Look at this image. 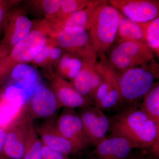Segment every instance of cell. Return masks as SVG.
Listing matches in <instances>:
<instances>
[{"mask_svg":"<svg viewBox=\"0 0 159 159\" xmlns=\"http://www.w3.org/2000/svg\"><path fill=\"white\" fill-rule=\"evenodd\" d=\"M111 135L124 138L134 148L159 146V126L144 112L133 105L110 119Z\"/></svg>","mask_w":159,"mask_h":159,"instance_id":"cell-1","label":"cell"},{"mask_svg":"<svg viewBox=\"0 0 159 159\" xmlns=\"http://www.w3.org/2000/svg\"><path fill=\"white\" fill-rule=\"evenodd\" d=\"M32 30L11 49L0 63V86L9 77L12 69L20 63L31 62L49 39L51 28L44 19L33 22Z\"/></svg>","mask_w":159,"mask_h":159,"instance_id":"cell-2","label":"cell"},{"mask_svg":"<svg viewBox=\"0 0 159 159\" xmlns=\"http://www.w3.org/2000/svg\"><path fill=\"white\" fill-rule=\"evenodd\" d=\"M121 12L107 1L98 0L91 17L90 40L97 55H105L116 39Z\"/></svg>","mask_w":159,"mask_h":159,"instance_id":"cell-3","label":"cell"},{"mask_svg":"<svg viewBox=\"0 0 159 159\" xmlns=\"http://www.w3.org/2000/svg\"><path fill=\"white\" fill-rule=\"evenodd\" d=\"M158 65L153 61L148 66L117 72L122 102L131 105L143 99L158 78Z\"/></svg>","mask_w":159,"mask_h":159,"instance_id":"cell-4","label":"cell"},{"mask_svg":"<svg viewBox=\"0 0 159 159\" xmlns=\"http://www.w3.org/2000/svg\"><path fill=\"white\" fill-rule=\"evenodd\" d=\"M106 60L118 72L134 68L148 66L153 61L154 54L148 46L140 43L125 41L118 42L110 49Z\"/></svg>","mask_w":159,"mask_h":159,"instance_id":"cell-5","label":"cell"},{"mask_svg":"<svg viewBox=\"0 0 159 159\" xmlns=\"http://www.w3.org/2000/svg\"><path fill=\"white\" fill-rule=\"evenodd\" d=\"M49 38L54 44L84 59L96 62L98 55L93 48L87 31L79 28H67L52 32Z\"/></svg>","mask_w":159,"mask_h":159,"instance_id":"cell-6","label":"cell"},{"mask_svg":"<svg viewBox=\"0 0 159 159\" xmlns=\"http://www.w3.org/2000/svg\"><path fill=\"white\" fill-rule=\"evenodd\" d=\"M33 121L27 113L26 107L11 119L6 126V141L3 157L11 159H22Z\"/></svg>","mask_w":159,"mask_h":159,"instance_id":"cell-7","label":"cell"},{"mask_svg":"<svg viewBox=\"0 0 159 159\" xmlns=\"http://www.w3.org/2000/svg\"><path fill=\"white\" fill-rule=\"evenodd\" d=\"M107 2L135 22L147 23L159 17L158 0H110Z\"/></svg>","mask_w":159,"mask_h":159,"instance_id":"cell-8","label":"cell"},{"mask_svg":"<svg viewBox=\"0 0 159 159\" xmlns=\"http://www.w3.org/2000/svg\"><path fill=\"white\" fill-rule=\"evenodd\" d=\"M78 114L91 144L97 145L106 138L110 121L103 111L93 105L82 108Z\"/></svg>","mask_w":159,"mask_h":159,"instance_id":"cell-9","label":"cell"},{"mask_svg":"<svg viewBox=\"0 0 159 159\" xmlns=\"http://www.w3.org/2000/svg\"><path fill=\"white\" fill-rule=\"evenodd\" d=\"M59 132L80 151L90 144L79 114L74 109L65 108L56 121Z\"/></svg>","mask_w":159,"mask_h":159,"instance_id":"cell-10","label":"cell"},{"mask_svg":"<svg viewBox=\"0 0 159 159\" xmlns=\"http://www.w3.org/2000/svg\"><path fill=\"white\" fill-rule=\"evenodd\" d=\"M60 108L50 88L39 84L26 107L27 113L33 121L34 119H49Z\"/></svg>","mask_w":159,"mask_h":159,"instance_id":"cell-11","label":"cell"},{"mask_svg":"<svg viewBox=\"0 0 159 159\" xmlns=\"http://www.w3.org/2000/svg\"><path fill=\"white\" fill-rule=\"evenodd\" d=\"M33 23L23 9H11L8 14L4 36L0 43L10 51L16 43L29 34L33 28Z\"/></svg>","mask_w":159,"mask_h":159,"instance_id":"cell-12","label":"cell"},{"mask_svg":"<svg viewBox=\"0 0 159 159\" xmlns=\"http://www.w3.org/2000/svg\"><path fill=\"white\" fill-rule=\"evenodd\" d=\"M54 118H49L35 128L43 145L69 156L80 151L59 132Z\"/></svg>","mask_w":159,"mask_h":159,"instance_id":"cell-13","label":"cell"},{"mask_svg":"<svg viewBox=\"0 0 159 159\" xmlns=\"http://www.w3.org/2000/svg\"><path fill=\"white\" fill-rule=\"evenodd\" d=\"M51 79L50 88L60 107L83 108L95 105L93 102L80 93L70 81L55 76Z\"/></svg>","mask_w":159,"mask_h":159,"instance_id":"cell-14","label":"cell"},{"mask_svg":"<svg viewBox=\"0 0 159 159\" xmlns=\"http://www.w3.org/2000/svg\"><path fill=\"white\" fill-rule=\"evenodd\" d=\"M133 148L126 139L111 135L95 145L93 153L97 159H130Z\"/></svg>","mask_w":159,"mask_h":159,"instance_id":"cell-15","label":"cell"},{"mask_svg":"<svg viewBox=\"0 0 159 159\" xmlns=\"http://www.w3.org/2000/svg\"><path fill=\"white\" fill-rule=\"evenodd\" d=\"M97 62L87 64L74 80L70 81L80 93L94 103L96 92L103 80L102 74L97 68Z\"/></svg>","mask_w":159,"mask_h":159,"instance_id":"cell-16","label":"cell"},{"mask_svg":"<svg viewBox=\"0 0 159 159\" xmlns=\"http://www.w3.org/2000/svg\"><path fill=\"white\" fill-rule=\"evenodd\" d=\"M98 0L91 1L84 9L66 16L57 22L49 24L51 31H57L67 28H79L89 31L91 17Z\"/></svg>","mask_w":159,"mask_h":159,"instance_id":"cell-17","label":"cell"},{"mask_svg":"<svg viewBox=\"0 0 159 159\" xmlns=\"http://www.w3.org/2000/svg\"><path fill=\"white\" fill-rule=\"evenodd\" d=\"M92 62H96L89 61L76 54L65 51L55 67L54 76L72 81L87 64Z\"/></svg>","mask_w":159,"mask_h":159,"instance_id":"cell-18","label":"cell"},{"mask_svg":"<svg viewBox=\"0 0 159 159\" xmlns=\"http://www.w3.org/2000/svg\"><path fill=\"white\" fill-rule=\"evenodd\" d=\"M66 51L54 44L49 38L41 51L31 63L39 66L47 77H54V70L61 57Z\"/></svg>","mask_w":159,"mask_h":159,"instance_id":"cell-19","label":"cell"},{"mask_svg":"<svg viewBox=\"0 0 159 159\" xmlns=\"http://www.w3.org/2000/svg\"><path fill=\"white\" fill-rule=\"evenodd\" d=\"M116 39L118 42H134L147 46L142 23L133 21L121 13Z\"/></svg>","mask_w":159,"mask_h":159,"instance_id":"cell-20","label":"cell"},{"mask_svg":"<svg viewBox=\"0 0 159 159\" xmlns=\"http://www.w3.org/2000/svg\"><path fill=\"white\" fill-rule=\"evenodd\" d=\"M140 109L159 126V84H154L142 99Z\"/></svg>","mask_w":159,"mask_h":159,"instance_id":"cell-21","label":"cell"},{"mask_svg":"<svg viewBox=\"0 0 159 159\" xmlns=\"http://www.w3.org/2000/svg\"><path fill=\"white\" fill-rule=\"evenodd\" d=\"M9 77L12 81L37 85L40 84V77L38 71L27 63L19 64L16 66L12 69Z\"/></svg>","mask_w":159,"mask_h":159,"instance_id":"cell-22","label":"cell"},{"mask_svg":"<svg viewBox=\"0 0 159 159\" xmlns=\"http://www.w3.org/2000/svg\"><path fill=\"white\" fill-rule=\"evenodd\" d=\"M43 144L32 124L22 159H43Z\"/></svg>","mask_w":159,"mask_h":159,"instance_id":"cell-23","label":"cell"},{"mask_svg":"<svg viewBox=\"0 0 159 159\" xmlns=\"http://www.w3.org/2000/svg\"><path fill=\"white\" fill-rule=\"evenodd\" d=\"M142 24L145 30L147 46L159 57V17Z\"/></svg>","mask_w":159,"mask_h":159,"instance_id":"cell-24","label":"cell"},{"mask_svg":"<svg viewBox=\"0 0 159 159\" xmlns=\"http://www.w3.org/2000/svg\"><path fill=\"white\" fill-rule=\"evenodd\" d=\"M45 16L49 24L54 23L57 18L63 3V0H42L31 2Z\"/></svg>","mask_w":159,"mask_h":159,"instance_id":"cell-25","label":"cell"},{"mask_svg":"<svg viewBox=\"0 0 159 159\" xmlns=\"http://www.w3.org/2000/svg\"><path fill=\"white\" fill-rule=\"evenodd\" d=\"M91 0H63L61 9L56 20L54 23L57 22L60 20L79 10L85 8Z\"/></svg>","mask_w":159,"mask_h":159,"instance_id":"cell-26","label":"cell"},{"mask_svg":"<svg viewBox=\"0 0 159 159\" xmlns=\"http://www.w3.org/2000/svg\"><path fill=\"white\" fill-rule=\"evenodd\" d=\"M19 2L15 0H0V34L5 31L7 26L9 11Z\"/></svg>","mask_w":159,"mask_h":159,"instance_id":"cell-27","label":"cell"},{"mask_svg":"<svg viewBox=\"0 0 159 159\" xmlns=\"http://www.w3.org/2000/svg\"><path fill=\"white\" fill-rule=\"evenodd\" d=\"M43 159H70L69 156L59 152L51 149L43 145Z\"/></svg>","mask_w":159,"mask_h":159,"instance_id":"cell-28","label":"cell"},{"mask_svg":"<svg viewBox=\"0 0 159 159\" xmlns=\"http://www.w3.org/2000/svg\"><path fill=\"white\" fill-rule=\"evenodd\" d=\"M6 127L0 126V157H3V150L6 139Z\"/></svg>","mask_w":159,"mask_h":159,"instance_id":"cell-29","label":"cell"},{"mask_svg":"<svg viewBox=\"0 0 159 159\" xmlns=\"http://www.w3.org/2000/svg\"><path fill=\"white\" fill-rule=\"evenodd\" d=\"M10 50L0 43V63L1 61L9 54Z\"/></svg>","mask_w":159,"mask_h":159,"instance_id":"cell-30","label":"cell"},{"mask_svg":"<svg viewBox=\"0 0 159 159\" xmlns=\"http://www.w3.org/2000/svg\"><path fill=\"white\" fill-rule=\"evenodd\" d=\"M130 159H150L149 158H146L144 157H131V158Z\"/></svg>","mask_w":159,"mask_h":159,"instance_id":"cell-31","label":"cell"},{"mask_svg":"<svg viewBox=\"0 0 159 159\" xmlns=\"http://www.w3.org/2000/svg\"><path fill=\"white\" fill-rule=\"evenodd\" d=\"M0 159H6L4 158V157H0Z\"/></svg>","mask_w":159,"mask_h":159,"instance_id":"cell-32","label":"cell"}]
</instances>
